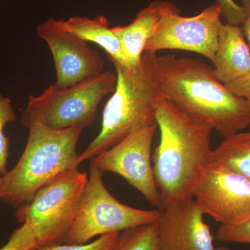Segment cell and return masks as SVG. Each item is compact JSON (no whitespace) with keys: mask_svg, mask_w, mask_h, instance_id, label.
Instances as JSON below:
<instances>
[{"mask_svg":"<svg viewBox=\"0 0 250 250\" xmlns=\"http://www.w3.org/2000/svg\"><path fill=\"white\" fill-rule=\"evenodd\" d=\"M165 98L189 118L207 125L224 138L250 126V104L231 93L200 59L158 56Z\"/></svg>","mask_w":250,"mask_h":250,"instance_id":"obj_1","label":"cell"},{"mask_svg":"<svg viewBox=\"0 0 250 250\" xmlns=\"http://www.w3.org/2000/svg\"><path fill=\"white\" fill-rule=\"evenodd\" d=\"M156 119L161 138L153 169L161 210L193 199L210 161L213 129L189 118L166 98L159 104Z\"/></svg>","mask_w":250,"mask_h":250,"instance_id":"obj_2","label":"cell"},{"mask_svg":"<svg viewBox=\"0 0 250 250\" xmlns=\"http://www.w3.org/2000/svg\"><path fill=\"white\" fill-rule=\"evenodd\" d=\"M157 57L156 52L145 51L134 68L112 62L116 70V88L104 108L101 131L77 156L78 166L107 150L131 131L157 124L156 111L165 98Z\"/></svg>","mask_w":250,"mask_h":250,"instance_id":"obj_3","label":"cell"},{"mask_svg":"<svg viewBox=\"0 0 250 250\" xmlns=\"http://www.w3.org/2000/svg\"><path fill=\"white\" fill-rule=\"evenodd\" d=\"M24 152L14 168L1 177V200L11 207L26 205L59 174L78 168L77 146L83 129H49L32 123Z\"/></svg>","mask_w":250,"mask_h":250,"instance_id":"obj_4","label":"cell"},{"mask_svg":"<svg viewBox=\"0 0 250 250\" xmlns=\"http://www.w3.org/2000/svg\"><path fill=\"white\" fill-rule=\"evenodd\" d=\"M116 82V75L106 71L71 86L50 85L40 95H29L21 124L26 128L40 123L54 130L89 127L95 123L100 102L114 91Z\"/></svg>","mask_w":250,"mask_h":250,"instance_id":"obj_5","label":"cell"},{"mask_svg":"<svg viewBox=\"0 0 250 250\" xmlns=\"http://www.w3.org/2000/svg\"><path fill=\"white\" fill-rule=\"evenodd\" d=\"M88 174L71 169L59 174L36 192L30 202L18 207L16 218L34 233L36 250L63 244L80 207Z\"/></svg>","mask_w":250,"mask_h":250,"instance_id":"obj_6","label":"cell"},{"mask_svg":"<svg viewBox=\"0 0 250 250\" xmlns=\"http://www.w3.org/2000/svg\"><path fill=\"white\" fill-rule=\"evenodd\" d=\"M103 174L90 161L88 182L65 244H85L95 237L122 232L159 220V209H139L116 200L104 184Z\"/></svg>","mask_w":250,"mask_h":250,"instance_id":"obj_7","label":"cell"},{"mask_svg":"<svg viewBox=\"0 0 250 250\" xmlns=\"http://www.w3.org/2000/svg\"><path fill=\"white\" fill-rule=\"evenodd\" d=\"M157 128V124L148 125L131 131L91 161L103 173L121 175L149 204L159 208L160 197L151 161V148Z\"/></svg>","mask_w":250,"mask_h":250,"instance_id":"obj_8","label":"cell"},{"mask_svg":"<svg viewBox=\"0 0 250 250\" xmlns=\"http://www.w3.org/2000/svg\"><path fill=\"white\" fill-rule=\"evenodd\" d=\"M204 214L221 225L250 219V181L225 166L210 162L194 192Z\"/></svg>","mask_w":250,"mask_h":250,"instance_id":"obj_9","label":"cell"},{"mask_svg":"<svg viewBox=\"0 0 250 250\" xmlns=\"http://www.w3.org/2000/svg\"><path fill=\"white\" fill-rule=\"evenodd\" d=\"M221 16V10L216 4L192 17L180 16L179 12L167 15L146 44L145 51H188L201 54L213 62L223 25Z\"/></svg>","mask_w":250,"mask_h":250,"instance_id":"obj_10","label":"cell"},{"mask_svg":"<svg viewBox=\"0 0 250 250\" xmlns=\"http://www.w3.org/2000/svg\"><path fill=\"white\" fill-rule=\"evenodd\" d=\"M52 52L59 87L71 86L103 72L105 62L98 51L65 27L63 20L50 18L36 29Z\"/></svg>","mask_w":250,"mask_h":250,"instance_id":"obj_11","label":"cell"},{"mask_svg":"<svg viewBox=\"0 0 250 250\" xmlns=\"http://www.w3.org/2000/svg\"><path fill=\"white\" fill-rule=\"evenodd\" d=\"M159 210L157 225L160 250H215L214 238L204 220L205 214L194 199Z\"/></svg>","mask_w":250,"mask_h":250,"instance_id":"obj_12","label":"cell"},{"mask_svg":"<svg viewBox=\"0 0 250 250\" xmlns=\"http://www.w3.org/2000/svg\"><path fill=\"white\" fill-rule=\"evenodd\" d=\"M176 12H179V10L172 3L156 0L141 10L128 25L112 27L121 41L129 68L139 65L146 44L159 29L164 18Z\"/></svg>","mask_w":250,"mask_h":250,"instance_id":"obj_13","label":"cell"},{"mask_svg":"<svg viewBox=\"0 0 250 250\" xmlns=\"http://www.w3.org/2000/svg\"><path fill=\"white\" fill-rule=\"evenodd\" d=\"M213 63L215 75L225 85L250 72V48L241 26L223 24Z\"/></svg>","mask_w":250,"mask_h":250,"instance_id":"obj_14","label":"cell"},{"mask_svg":"<svg viewBox=\"0 0 250 250\" xmlns=\"http://www.w3.org/2000/svg\"><path fill=\"white\" fill-rule=\"evenodd\" d=\"M65 27L86 42L97 44L106 51L109 60L129 67L121 41L110 27L107 18L99 16L95 18L75 16L64 21Z\"/></svg>","mask_w":250,"mask_h":250,"instance_id":"obj_15","label":"cell"},{"mask_svg":"<svg viewBox=\"0 0 250 250\" xmlns=\"http://www.w3.org/2000/svg\"><path fill=\"white\" fill-rule=\"evenodd\" d=\"M210 162L228 167L250 181V131L225 138L212 150Z\"/></svg>","mask_w":250,"mask_h":250,"instance_id":"obj_16","label":"cell"},{"mask_svg":"<svg viewBox=\"0 0 250 250\" xmlns=\"http://www.w3.org/2000/svg\"><path fill=\"white\" fill-rule=\"evenodd\" d=\"M114 250H160L157 222L122 231Z\"/></svg>","mask_w":250,"mask_h":250,"instance_id":"obj_17","label":"cell"},{"mask_svg":"<svg viewBox=\"0 0 250 250\" xmlns=\"http://www.w3.org/2000/svg\"><path fill=\"white\" fill-rule=\"evenodd\" d=\"M17 120L12 101L0 94V178L7 172L9 156L10 139L5 135L4 129L9 123Z\"/></svg>","mask_w":250,"mask_h":250,"instance_id":"obj_18","label":"cell"},{"mask_svg":"<svg viewBox=\"0 0 250 250\" xmlns=\"http://www.w3.org/2000/svg\"><path fill=\"white\" fill-rule=\"evenodd\" d=\"M121 232L102 235L95 241L85 244H59L47 247L40 250H114Z\"/></svg>","mask_w":250,"mask_h":250,"instance_id":"obj_19","label":"cell"},{"mask_svg":"<svg viewBox=\"0 0 250 250\" xmlns=\"http://www.w3.org/2000/svg\"><path fill=\"white\" fill-rule=\"evenodd\" d=\"M216 237L221 243L250 244V219L239 225H220Z\"/></svg>","mask_w":250,"mask_h":250,"instance_id":"obj_20","label":"cell"},{"mask_svg":"<svg viewBox=\"0 0 250 250\" xmlns=\"http://www.w3.org/2000/svg\"><path fill=\"white\" fill-rule=\"evenodd\" d=\"M36 242L34 233L27 224H22L11 233L9 241L0 250H36Z\"/></svg>","mask_w":250,"mask_h":250,"instance_id":"obj_21","label":"cell"},{"mask_svg":"<svg viewBox=\"0 0 250 250\" xmlns=\"http://www.w3.org/2000/svg\"><path fill=\"white\" fill-rule=\"evenodd\" d=\"M216 4L221 10L227 23L232 25L241 26L244 21L245 14L241 5L237 4L233 0H215Z\"/></svg>","mask_w":250,"mask_h":250,"instance_id":"obj_22","label":"cell"},{"mask_svg":"<svg viewBox=\"0 0 250 250\" xmlns=\"http://www.w3.org/2000/svg\"><path fill=\"white\" fill-rule=\"evenodd\" d=\"M225 86L237 96L246 99L250 104V72L246 76L225 84Z\"/></svg>","mask_w":250,"mask_h":250,"instance_id":"obj_23","label":"cell"},{"mask_svg":"<svg viewBox=\"0 0 250 250\" xmlns=\"http://www.w3.org/2000/svg\"><path fill=\"white\" fill-rule=\"evenodd\" d=\"M241 6L245 14L244 21L242 23L241 27L250 48V0H241Z\"/></svg>","mask_w":250,"mask_h":250,"instance_id":"obj_24","label":"cell"},{"mask_svg":"<svg viewBox=\"0 0 250 250\" xmlns=\"http://www.w3.org/2000/svg\"><path fill=\"white\" fill-rule=\"evenodd\" d=\"M215 250H230L228 248H225V247L220 246L218 247V248H215Z\"/></svg>","mask_w":250,"mask_h":250,"instance_id":"obj_25","label":"cell"},{"mask_svg":"<svg viewBox=\"0 0 250 250\" xmlns=\"http://www.w3.org/2000/svg\"><path fill=\"white\" fill-rule=\"evenodd\" d=\"M1 178H0V200H1Z\"/></svg>","mask_w":250,"mask_h":250,"instance_id":"obj_26","label":"cell"}]
</instances>
